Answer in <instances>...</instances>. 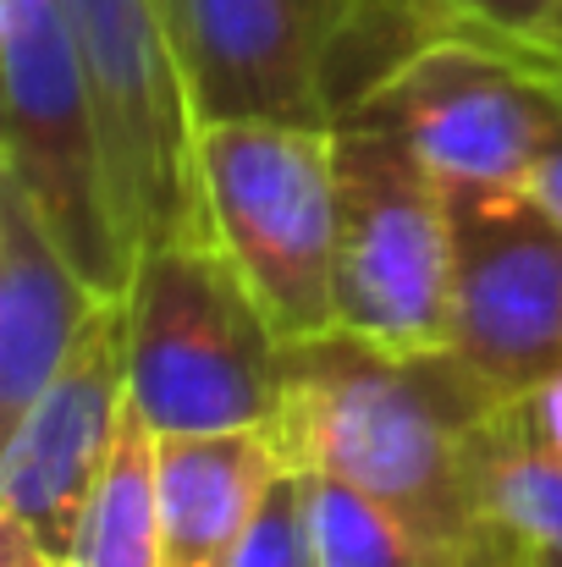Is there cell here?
<instances>
[{"mask_svg": "<svg viewBox=\"0 0 562 567\" xmlns=\"http://www.w3.org/2000/svg\"><path fill=\"white\" fill-rule=\"evenodd\" d=\"M502 396L447 353H386L331 331L287 353L276 435L293 463L354 480L402 513L441 567H541L474 496V435Z\"/></svg>", "mask_w": 562, "mask_h": 567, "instance_id": "obj_1", "label": "cell"}, {"mask_svg": "<svg viewBox=\"0 0 562 567\" xmlns=\"http://www.w3.org/2000/svg\"><path fill=\"white\" fill-rule=\"evenodd\" d=\"M287 342L215 237L177 231L139 254L127 287L133 402L155 435H226L287 408Z\"/></svg>", "mask_w": 562, "mask_h": 567, "instance_id": "obj_2", "label": "cell"}, {"mask_svg": "<svg viewBox=\"0 0 562 567\" xmlns=\"http://www.w3.org/2000/svg\"><path fill=\"white\" fill-rule=\"evenodd\" d=\"M204 209L287 348L337 331V127H198Z\"/></svg>", "mask_w": 562, "mask_h": 567, "instance_id": "obj_3", "label": "cell"}, {"mask_svg": "<svg viewBox=\"0 0 562 567\" xmlns=\"http://www.w3.org/2000/svg\"><path fill=\"white\" fill-rule=\"evenodd\" d=\"M337 331L386 353L452 348L447 183L375 111L337 122Z\"/></svg>", "mask_w": 562, "mask_h": 567, "instance_id": "obj_4", "label": "cell"}, {"mask_svg": "<svg viewBox=\"0 0 562 567\" xmlns=\"http://www.w3.org/2000/svg\"><path fill=\"white\" fill-rule=\"evenodd\" d=\"M0 177L28 193L50 237L100 298H127L139 254L127 248L116 215L94 89L61 0H0Z\"/></svg>", "mask_w": 562, "mask_h": 567, "instance_id": "obj_5", "label": "cell"}, {"mask_svg": "<svg viewBox=\"0 0 562 567\" xmlns=\"http://www.w3.org/2000/svg\"><path fill=\"white\" fill-rule=\"evenodd\" d=\"M61 6L94 89L127 248L144 254L161 237L204 231L210 209L198 183V127L161 0H61Z\"/></svg>", "mask_w": 562, "mask_h": 567, "instance_id": "obj_6", "label": "cell"}, {"mask_svg": "<svg viewBox=\"0 0 562 567\" xmlns=\"http://www.w3.org/2000/svg\"><path fill=\"white\" fill-rule=\"evenodd\" d=\"M452 353L497 396L562 364V220L530 188L447 183Z\"/></svg>", "mask_w": 562, "mask_h": 567, "instance_id": "obj_7", "label": "cell"}, {"mask_svg": "<svg viewBox=\"0 0 562 567\" xmlns=\"http://www.w3.org/2000/svg\"><path fill=\"white\" fill-rule=\"evenodd\" d=\"M127 402V298H105L50 385L6 430L0 452V518L33 535V546L55 567L72 563L78 524L116 452Z\"/></svg>", "mask_w": 562, "mask_h": 567, "instance_id": "obj_8", "label": "cell"}, {"mask_svg": "<svg viewBox=\"0 0 562 567\" xmlns=\"http://www.w3.org/2000/svg\"><path fill=\"white\" fill-rule=\"evenodd\" d=\"M359 0H172V44L193 127L309 122L331 127L326 78Z\"/></svg>", "mask_w": 562, "mask_h": 567, "instance_id": "obj_9", "label": "cell"}, {"mask_svg": "<svg viewBox=\"0 0 562 567\" xmlns=\"http://www.w3.org/2000/svg\"><path fill=\"white\" fill-rule=\"evenodd\" d=\"M359 111L386 116L441 183L524 188L552 83L491 33H458L413 55Z\"/></svg>", "mask_w": 562, "mask_h": 567, "instance_id": "obj_10", "label": "cell"}, {"mask_svg": "<svg viewBox=\"0 0 562 567\" xmlns=\"http://www.w3.org/2000/svg\"><path fill=\"white\" fill-rule=\"evenodd\" d=\"M105 298L11 177H0V435L50 385Z\"/></svg>", "mask_w": 562, "mask_h": 567, "instance_id": "obj_11", "label": "cell"}, {"mask_svg": "<svg viewBox=\"0 0 562 567\" xmlns=\"http://www.w3.org/2000/svg\"><path fill=\"white\" fill-rule=\"evenodd\" d=\"M287 463L276 424L161 435V567H226L259 491Z\"/></svg>", "mask_w": 562, "mask_h": 567, "instance_id": "obj_12", "label": "cell"}, {"mask_svg": "<svg viewBox=\"0 0 562 567\" xmlns=\"http://www.w3.org/2000/svg\"><path fill=\"white\" fill-rule=\"evenodd\" d=\"M161 435L127 402L116 452L89 496L67 567H161Z\"/></svg>", "mask_w": 562, "mask_h": 567, "instance_id": "obj_13", "label": "cell"}, {"mask_svg": "<svg viewBox=\"0 0 562 567\" xmlns=\"http://www.w3.org/2000/svg\"><path fill=\"white\" fill-rule=\"evenodd\" d=\"M304 513L320 567H441L402 513L326 468H304Z\"/></svg>", "mask_w": 562, "mask_h": 567, "instance_id": "obj_14", "label": "cell"}, {"mask_svg": "<svg viewBox=\"0 0 562 567\" xmlns=\"http://www.w3.org/2000/svg\"><path fill=\"white\" fill-rule=\"evenodd\" d=\"M474 496L491 524H502L541 563L562 557V463L513 441L497 413L474 435Z\"/></svg>", "mask_w": 562, "mask_h": 567, "instance_id": "obj_15", "label": "cell"}, {"mask_svg": "<svg viewBox=\"0 0 562 567\" xmlns=\"http://www.w3.org/2000/svg\"><path fill=\"white\" fill-rule=\"evenodd\" d=\"M226 567H320L304 513V468L287 457L254 502V518Z\"/></svg>", "mask_w": 562, "mask_h": 567, "instance_id": "obj_16", "label": "cell"}, {"mask_svg": "<svg viewBox=\"0 0 562 567\" xmlns=\"http://www.w3.org/2000/svg\"><path fill=\"white\" fill-rule=\"evenodd\" d=\"M497 424H502L513 441L535 446L541 457L562 463V364L552 370V375H541L535 385H524V391L502 396Z\"/></svg>", "mask_w": 562, "mask_h": 567, "instance_id": "obj_17", "label": "cell"}, {"mask_svg": "<svg viewBox=\"0 0 562 567\" xmlns=\"http://www.w3.org/2000/svg\"><path fill=\"white\" fill-rule=\"evenodd\" d=\"M480 33L491 39H513V44H530L541 39V28L552 22L558 0H452Z\"/></svg>", "mask_w": 562, "mask_h": 567, "instance_id": "obj_18", "label": "cell"}, {"mask_svg": "<svg viewBox=\"0 0 562 567\" xmlns=\"http://www.w3.org/2000/svg\"><path fill=\"white\" fill-rule=\"evenodd\" d=\"M524 61H530V55H524ZM530 66H535V61H530ZM535 72H541V66H535ZM541 78H546V72H541ZM546 83H552V78H546ZM524 188L562 220V83H552V111H546V127H541V144H535V161H530Z\"/></svg>", "mask_w": 562, "mask_h": 567, "instance_id": "obj_19", "label": "cell"}, {"mask_svg": "<svg viewBox=\"0 0 562 567\" xmlns=\"http://www.w3.org/2000/svg\"><path fill=\"white\" fill-rule=\"evenodd\" d=\"M0 567H55V563L33 546V535H22L17 524L0 518Z\"/></svg>", "mask_w": 562, "mask_h": 567, "instance_id": "obj_20", "label": "cell"}, {"mask_svg": "<svg viewBox=\"0 0 562 567\" xmlns=\"http://www.w3.org/2000/svg\"><path fill=\"white\" fill-rule=\"evenodd\" d=\"M535 50H546V55H558L562 61V0H558V11H552V22L541 28V39H530Z\"/></svg>", "mask_w": 562, "mask_h": 567, "instance_id": "obj_21", "label": "cell"}, {"mask_svg": "<svg viewBox=\"0 0 562 567\" xmlns=\"http://www.w3.org/2000/svg\"><path fill=\"white\" fill-rule=\"evenodd\" d=\"M508 44H513V39H508ZM513 50H519V55H530V61H535L552 83H562V61H558V55H546V50H535V44H513Z\"/></svg>", "mask_w": 562, "mask_h": 567, "instance_id": "obj_22", "label": "cell"}, {"mask_svg": "<svg viewBox=\"0 0 562 567\" xmlns=\"http://www.w3.org/2000/svg\"><path fill=\"white\" fill-rule=\"evenodd\" d=\"M161 17H172V0H161Z\"/></svg>", "mask_w": 562, "mask_h": 567, "instance_id": "obj_23", "label": "cell"}, {"mask_svg": "<svg viewBox=\"0 0 562 567\" xmlns=\"http://www.w3.org/2000/svg\"><path fill=\"white\" fill-rule=\"evenodd\" d=\"M541 567H562V557H546V563H541Z\"/></svg>", "mask_w": 562, "mask_h": 567, "instance_id": "obj_24", "label": "cell"}]
</instances>
